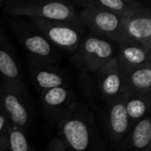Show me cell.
I'll return each instance as SVG.
<instances>
[{
    "label": "cell",
    "mask_w": 151,
    "mask_h": 151,
    "mask_svg": "<svg viewBox=\"0 0 151 151\" xmlns=\"http://www.w3.org/2000/svg\"><path fill=\"white\" fill-rule=\"evenodd\" d=\"M2 19L25 54L26 59L60 64L62 54L27 17L3 15Z\"/></svg>",
    "instance_id": "obj_2"
},
{
    "label": "cell",
    "mask_w": 151,
    "mask_h": 151,
    "mask_svg": "<svg viewBox=\"0 0 151 151\" xmlns=\"http://www.w3.org/2000/svg\"><path fill=\"white\" fill-rule=\"evenodd\" d=\"M0 81L20 90L27 89L19 54L2 18H0Z\"/></svg>",
    "instance_id": "obj_10"
},
{
    "label": "cell",
    "mask_w": 151,
    "mask_h": 151,
    "mask_svg": "<svg viewBox=\"0 0 151 151\" xmlns=\"http://www.w3.org/2000/svg\"><path fill=\"white\" fill-rule=\"evenodd\" d=\"M112 151H151L150 115L135 124L123 142Z\"/></svg>",
    "instance_id": "obj_16"
},
{
    "label": "cell",
    "mask_w": 151,
    "mask_h": 151,
    "mask_svg": "<svg viewBox=\"0 0 151 151\" xmlns=\"http://www.w3.org/2000/svg\"><path fill=\"white\" fill-rule=\"evenodd\" d=\"M2 13L62 22L77 21L79 17V10L68 0H5Z\"/></svg>",
    "instance_id": "obj_6"
},
{
    "label": "cell",
    "mask_w": 151,
    "mask_h": 151,
    "mask_svg": "<svg viewBox=\"0 0 151 151\" xmlns=\"http://www.w3.org/2000/svg\"><path fill=\"white\" fill-rule=\"evenodd\" d=\"M78 83L82 98L88 104L108 102L123 95V75L116 58L94 73L79 74Z\"/></svg>",
    "instance_id": "obj_3"
},
{
    "label": "cell",
    "mask_w": 151,
    "mask_h": 151,
    "mask_svg": "<svg viewBox=\"0 0 151 151\" xmlns=\"http://www.w3.org/2000/svg\"><path fill=\"white\" fill-rule=\"evenodd\" d=\"M117 50L114 41L87 31L76 51L70 56L69 61L78 74H90L116 58Z\"/></svg>",
    "instance_id": "obj_5"
},
{
    "label": "cell",
    "mask_w": 151,
    "mask_h": 151,
    "mask_svg": "<svg viewBox=\"0 0 151 151\" xmlns=\"http://www.w3.org/2000/svg\"><path fill=\"white\" fill-rule=\"evenodd\" d=\"M123 94L151 95V64L123 73Z\"/></svg>",
    "instance_id": "obj_17"
},
{
    "label": "cell",
    "mask_w": 151,
    "mask_h": 151,
    "mask_svg": "<svg viewBox=\"0 0 151 151\" xmlns=\"http://www.w3.org/2000/svg\"><path fill=\"white\" fill-rule=\"evenodd\" d=\"M43 36L62 54L72 56L78 49L87 29L79 21H53L29 18Z\"/></svg>",
    "instance_id": "obj_8"
},
{
    "label": "cell",
    "mask_w": 151,
    "mask_h": 151,
    "mask_svg": "<svg viewBox=\"0 0 151 151\" xmlns=\"http://www.w3.org/2000/svg\"><path fill=\"white\" fill-rule=\"evenodd\" d=\"M71 4L78 10L99 9L125 17L150 5L139 0H71Z\"/></svg>",
    "instance_id": "obj_15"
},
{
    "label": "cell",
    "mask_w": 151,
    "mask_h": 151,
    "mask_svg": "<svg viewBox=\"0 0 151 151\" xmlns=\"http://www.w3.org/2000/svg\"><path fill=\"white\" fill-rule=\"evenodd\" d=\"M124 37L151 49V8L150 6L122 17Z\"/></svg>",
    "instance_id": "obj_14"
},
{
    "label": "cell",
    "mask_w": 151,
    "mask_h": 151,
    "mask_svg": "<svg viewBox=\"0 0 151 151\" xmlns=\"http://www.w3.org/2000/svg\"><path fill=\"white\" fill-rule=\"evenodd\" d=\"M9 127V121L0 108V151H7Z\"/></svg>",
    "instance_id": "obj_20"
},
{
    "label": "cell",
    "mask_w": 151,
    "mask_h": 151,
    "mask_svg": "<svg viewBox=\"0 0 151 151\" xmlns=\"http://www.w3.org/2000/svg\"><path fill=\"white\" fill-rule=\"evenodd\" d=\"M26 60L30 81L38 93L55 88L73 87L74 77L60 64Z\"/></svg>",
    "instance_id": "obj_11"
},
{
    "label": "cell",
    "mask_w": 151,
    "mask_h": 151,
    "mask_svg": "<svg viewBox=\"0 0 151 151\" xmlns=\"http://www.w3.org/2000/svg\"><path fill=\"white\" fill-rule=\"evenodd\" d=\"M44 151H65V150L60 141L57 137H54L50 140Z\"/></svg>",
    "instance_id": "obj_21"
},
{
    "label": "cell",
    "mask_w": 151,
    "mask_h": 151,
    "mask_svg": "<svg viewBox=\"0 0 151 151\" xmlns=\"http://www.w3.org/2000/svg\"><path fill=\"white\" fill-rule=\"evenodd\" d=\"M122 96L131 128L142 119L150 115L151 95L124 93Z\"/></svg>",
    "instance_id": "obj_18"
},
{
    "label": "cell",
    "mask_w": 151,
    "mask_h": 151,
    "mask_svg": "<svg viewBox=\"0 0 151 151\" xmlns=\"http://www.w3.org/2000/svg\"><path fill=\"white\" fill-rule=\"evenodd\" d=\"M56 127V137L65 151H107L109 149L91 108L82 97Z\"/></svg>",
    "instance_id": "obj_1"
},
{
    "label": "cell",
    "mask_w": 151,
    "mask_h": 151,
    "mask_svg": "<svg viewBox=\"0 0 151 151\" xmlns=\"http://www.w3.org/2000/svg\"><path fill=\"white\" fill-rule=\"evenodd\" d=\"M7 151H37L28 136L10 125Z\"/></svg>",
    "instance_id": "obj_19"
},
{
    "label": "cell",
    "mask_w": 151,
    "mask_h": 151,
    "mask_svg": "<svg viewBox=\"0 0 151 151\" xmlns=\"http://www.w3.org/2000/svg\"><path fill=\"white\" fill-rule=\"evenodd\" d=\"M81 96L73 87H60L39 93V104L46 122L57 125L79 103Z\"/></svg>",
    "instance_id": "obj_9"
},
{
    "label": "cell",
    "mask_w": 151,
    "mask_h": 151,
    "mask_svg": "<svg viewBox=\"0 0 151 151\" xmlns=\"http://www.w3.org/2000/svg\"><path fill=\"white\" fill-rule=\"evenodd\" d=\"M78 20L88 32L109 38L115 42L124 37L122 17L99 9L79 10Z\"/></svg>",
    "instance_id": "obj_12"
},
{
    "label": "cell",
    "mask_w": 151,
    "mask_h": 151,
    "mask_svg": "<svg viewBox=\"0 0 151 151\" xmlns=\"http://www.w3.org/2000/svg\"><path fill=\"white\" fill-rule=\"evenodd\" d=\"M0 108L12 127L27 136L39 132L37 113L28 90H20L0 81Z\"/></svg>",
    "instance_id": "obj_4"
},
{
    "label": "cell",
    "mask_w": 151,
    "mask_h": 151,
    "mask_svg": "<svg viewBox=\"0 0 151 151\" xmlns=\"http://www.w3.org/2000/svg\"><path fill=\"white\" fill-rule=\"evenodd\" d=\"M116 43L118 47L116 59L122 74L151 64L150 48L126 37H123Z\"/></svg>",
    "instance_id": "obj_13"
},
{
    "label": "cell",
    "mask_w": 151,
    "mask_h": 151,
    "mask_svg": "<svg viewBox=\"0 0 151 151\" xmlns=\"http://www.w3.org/2000/svg\"><path fill=\"white\" fill-rule=\"evenodd\" d=\"M4 2L5 0H0V12H3V9L4 6Z\"/></svg>",
    "instance_id": "obj_22"
},
{
    "label": "cell",
    "mask_w": 151,
    "mask_h": 151,
    "mask_svg": "<svg viewBox=\"0 0 151 151\" xmlns=\"http://www.w3.org/2000/svg\"><path fill=\"white\" fill-rule=\"evenodd\" d=\"M122 96L108 102L96 104H88L111 151L123 142L131 129Z\"/></svg>",
    "instance_id": "obj_7"
}]
</instances>
